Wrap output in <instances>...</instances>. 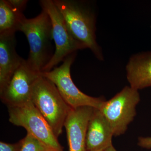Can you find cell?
<instances>
[{
	"label": "cell",
	"mask_w": 151,
	"mask_h": 151,
	"mask_svg": "<svg viewBox=\"0 0 151 151\" xmlns=\"http://www.w3.org/2000/svg\"><path fill=\"white\" fill-rule=\"evenodd\" d=\"M20 142L21 146L19 151H53L29 133Z\"/></svg>",
	"instance_id": "obj_14"
},
{
	"label": "cell",
	"mask_w": 151,
	"mask_h": 151,
	"mask_svg": "<svg viewBox=\"0 0 151 151\" xmlns=\"http://www.w3.org/2000/svg\"><path fill=\"white\" fill-rule=\"evenodd\" d=\"M138 145L143 148L151 149V137H139L138 139Z\"/></svg>",
	"instance_id": "obj_17"
},
{
	"label": "cell",
	"mask_w": 151,
	"mask_h": 151,
	"mask_svg": "<svg viewBox=\"0 0 151 151\" xmlns=\"http://www.w3.org/2000/svg\"><path fill=\"white\" fill-rule=\"evenodd\" d=\"M76 56V52L68 56L59 67L41 75L54 83L65 102L72 109L90 106L100 109L105 101L103 97H94L81 92L73 83L70 76V67Z\"/></svg>",
	"instance_id": "obj_5"
},
{
	"label": "cell",
	"mask_w": 151,
	"mask_h": 151,
	"mask_svg": "<svg viewBox=\"0 0 151 151\" xmlns=\"http://www.w3.org/2000/svg\"><path fill=\"white\" fill-rule=\"evenodd\" d=\"M76 40L89 48L97 59L104 60L102 48L96 40V15L89 1L53 0Z\"/></svg>",
	"instance_id": "obj_1"
},
{
	"label": "cell",
	"mask_w": 151,
	"mask_h": 151,
	"mask_svg": "<svg viewBox=\"0 0 151 151\" xmlns=\"http://www.w3.org/2000/svg\"><path fill=\"white\" fill-rule=\"evenodd\" d=\"M140 101L137 90L126 86L113 98L103 102L99 109L110 124L114 137L124 134L137 114Z\"/></svg>",
	"instance_id": "obj_4"
},
{
	"label": "cell",
	"mask_w": 151,
	"mask_h": 151,
	"mask_svg": "<svg viewBox=\"0 0 151 151\" xmlns=\"http://www.w3.org/2000/svg\"><path fill=\"white\" fill-rule=\"evenodd\" d=\"M150 28H151V26H150Z\"/></svg>",
	"instance_id": "obj_20"
},
{
	"label": "cell",
	"mask_w": 151,
	"mask_h": 151,
	"mask_svg": "<svg viewBox=\"0 0 151 151\" xmlns=\"http://www.w3.org/2000/svg\"><path fill=\"white\" fill-rule=\"evenodd\" d=\"M114 137L110 124L102 112L94 108L86 132V151H105L112 145Z\"/></svg>",
	"instance_id": "obj_10"
},
{
	"label": "cell",
	"mask_w": 151,
	"mask_h": 151,
	"mask_svg": "<svg viewBox=\"0 0 151 151\" xmlns=\"http://www.w3.org/2000/svg\"><path fill=\"white\" fill-rule=\"evenodd\" d=\"M23 14L14 10L6 0L0 1V35L15 34L23 19Z\"/></svg>",
	"instance_id": "obj_13"
},
{
	"label": "cell",
	"mask_w": 151,
	"mask_h": 151,
	"mask_svg": "<svg viewBox=\"0 0 151 151\" xmlns=\"http://www.w3.org/2000/svg\"><path fill=\"white\" fill-rule=\"evenodd\" d=\"M31 100L58 138L72 108L63 98L54 83L41 75L34 86Z\"/></svg>",
	"instance_id": "obj_3"
},
{
	"label": "cell",
	"mask_w": 151,
	"mask_h": 151,
	"mask_svg": "<svg viewBox=\"0 0 151 151\" xmlns=\"http://www.w3.org/2000/svg\"><path fill=\"white\" fill-rule=\"evenodd\" d=\"M16 43L15 34L0 35V89L24 61L17 53Z\"/></svg>",
	"instance_id": "obj_11"
},
{
	"label": "cell",
	"mask_w": 151,
	"mask_h": 151,
	"mask_svg": "<svg viewBox=\"0 0 151 151\" xmlns=\"http://www.w3.org/2000/svg\"></svg>",
	"instance_id": "obj_19"
},
{
	"label": "cell",
	"mask_w": 151,
	"mask_h": 151,
	"mask_svg": "<svg viewBox=\"0 0 151 151\" xmlns=\"http://www.w3.org/2000/svg\"><path fill=\"white\" fill-rule=\"evenodd\" d=\"M40 4L42 9L47 13L51 19L52 37L55 44L54 55L42 71L48 72L68 55L78 50L86 48L71 34L53 0H41Z\"/></svg>",
	"instance_id": "obj_7"
},
{
	"label": "cell",
	"mask_w": 151,
	"mask_h": 151,
	"mask_svg": "<svg viewBox=\"0 0 151 151\" xmlns=\"http://www.w3.org/2000/svg\"><path fill=\"white\" fill-rule=\"evenodd\" d=\"M40 73L32 69L24 59L9 81L0 89L2 102L8 107L18 106L29 102L34 86Z\"/></svg>",
	"instance_id": "obj_8"
},
{
	"label": "cell",
	"mask_w": 151,
	"mask_h": 151,
	"mask_svg": "<svg viewBox=\"0 0 151 151\" xmlns=\"http://www.w3.org/2000/svg\"><path fill=\"white\" fill-rule=\"evenodd\" d=\"M19 31L24 34L29 44V52L26 60L28 65L33 70L42 73L54 53L52 44V25L49 16L42 9L33 18L25 17Z\"/></svg>",
	"instance_id": "obj_2"
},
{
	"label": "cell",
	"mask_w": 151,
	"mask_h": 151,
	"mask_svg": "<svg viewBox=\"0 0 151 151\" xmlns=\"http://www.w3.org/2000/svg\"><path fill=\"white\" fill-rule=\"evenodd\" d=\"M9 121L24 128L53 151H63L52 130L31 100L18 106L9 107Z\"/></svg>",
	"instance_id": "obj_6"
},
{
	"label": "cell",
	"mask_w": 151,
	"mask_h": 151,
	"mask_svg": "<svg viewBox=\"0 0 151 151\" xmlns=\"http://www.w3.org/2000/svg\"><path fill=\"white\" fill-rule=\"evenodd\" d=\"M126 70L127 80L132 89L138 91L151 86V51L131 56Z\"/></svg>",
	"instance_id": "obj_12"
},
{
	"label": "cell",
	"mask_w": 151,
	"mask_h": 151,
	"mask_svg": "<svg viewBox=\"0 0 151 151\" xmlns=\"http://www.w3.org/2000/svg\"><path fill=\"white\" fill-rule=\"evenodd\" d=\"M105 151H117L115 148L114 147L113 145L110 146V147L108 148L107 149L105 150Z\"/></svg>",
	"instance_id": "obj_18"
},
{
	"label": "cell",
	"mask_w": 151,
	"mask_h": 151,
	"mask_svg": "<svg viewBox=\"0 0 151 151\" xmlns=\"http://www.w3.org/2000/svg\"><path fill=\"white\" fill-rule=\"evenodd\" d=\"M20 142L17 144H8L0 142V151H19L20 148Z\"/></svg>",
	"instance_id": "obj_16"
},
{
	"label": "cell",
	"mask_w": 151,
	"mask_h": 151,
	"mask_svg": "<svg viewBox=\"0 0 151 151\" xmlns=\"http://www.w3.org/2000/svg\"><path fill=\"white\" fill-rule=\"evenodd\" d=\"M94 109L90 106H83L72 109L69 112L64 126L69 151H86L87 127Z\"/></svg>",
	"instance_id": "obj_9"
},
{
	"label": "cell",
	"mask_w": 151,
	"mask_h": 151,
	"mask_svg": "<svg viewBox=\"0 0 151 151\" xmlns=\"http://www.w3.org/2000/svg\"><path fill=\"white\" fill-rule=\"evenodd\" d=\"M6 1L14 10L20 14H23L28 2L27 0H6Z\"/></svg>",
	"instance_id": "obj_15"
}]
</instances>
